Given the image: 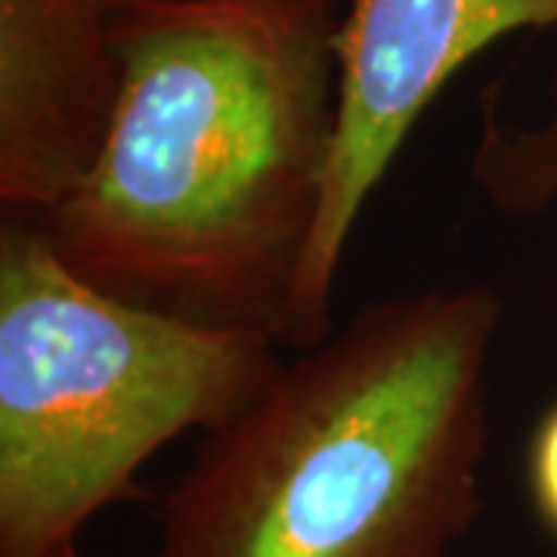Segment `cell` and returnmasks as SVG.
<instances>
[{
    "label": "cell",
    "mask_w": 557,
    "mask_h": 557,
    "mask_svg": "<svg viewBox=\"0 0 557 557\" xmlns=\"http://www.w3.org/2000/svg\"><path fill=\"white\" fill-rule=\"evenodd\" d=\"M527 28H557V0H347L332 161L282 325L285 347L310 350L335 332L347 242L424 109L478 53Z\"/></svg>",
    "instance_id": "4"
},
{
    "label": "cell",
    "mask_w": 557,
    "mask_h": 557,
    "mask_svg": "<svg viewBox=\"0 0 557 557\" xmlns=\"http://www.w3.org/2000/svg\"><path fill=\"white\" fill-rule=\"evenodd\" d=\"M527 486L539 523L557 539V399L539 418L527 449Z\"/></svg>",
    "instance_id": "7"
},
{
    "label": "cell",
    "mask_w": 557,
    "mask_h": 557,
    "mask_svg": "<svg viewBox=\"0 0 557 557\" xmlns=\"http://www.w3.org/2000/svg\"><path fill=\"white\" fill-rule=\"evenodd\" d=\"M65 557H78V552H72V555H65Z\"/></svg>",
    "instance_id": "8"
},
{
    "label": "cell",
    "mask_w": 557,
    "mask_h": 557,
    "mask_svg": "<svg viewBox=\"0 0 557 557\" xmlns=\"http://www.w3.org/2000/svg\"><path fill=\"white\" fill-rule=\"evenodd\" d=\"M278 338L115 298L35 218L0 226V557H65L143 496L149 458L208 434L278 369Z\"/></svg>",
    "instance_id": "3"
},
{
    "label": "cell",
    "mask_w": 557,
    "mask_h": 557,
    "mask_svg": "<svg viewBox=\"0 0 557 557\" xmlns=\"http://www.w3.org/2000/svg\"><path fill=\"white\" fill-rule=\"evenodd\" d=\"M483 127L471 156V180L480 196L508 218H539L557 205V69L548 87V109L536 124L518 127L498 119L486 94Z\"/></svg>",
    "instance_id": "6"
},
{
    "label": "cell",
    "mask_w": 557,
    "mask_h": 557,
    "mask_svg": "<svg viewBox=\"0 0 557 557\" xmlns=\"http://www.w3.org/2000/svg\"><path fill=\"white\" fill-rule=\"evenodd\" d=\"M338 0H149L119 97L40 226L90 285L276 335L317 230L338 119Z\"/></svg>",
    "instance_id": "1"
},
{
    "label": "cell",
    "mask_w": 557,
    "mask_h": 557,
    "mask_svg": "<svg viewBox=\"0 0 557 557\" xmlns=\"http://www.w3.org/2000/svg\"><path fill=\"white\" fill-rule=\"evenodd\" d=\"M498 322L490 285H434L278 362L164 493L159 557H456L483 511Z\"/></svg>",
    "instance_id": "2"
},
{
    "label": "cell",
    "mask_w": 557,
    "mask_h": 557,
    "mask_svg": "<svg viewBox=\"0 0 557 557\" xmlns=\"http://www.w3.org/2000/svg\"><path fill=\"white\" fill-rule=\"evenodd\" d=\"M338 3H344V7H347V0H338Z\"/></svg>",
    "instance_id": "9"
},
{
    "label": "cell",
    "mask_w": 557,
    "mask_h": 557,
    "mask_svg": "<svg viewBox=\"0 0 557 557\" xmlns=\"http://www.w3.org/2000/svg\"><path fill=\"white\" fill-rule=\"evenodd\" d=\"M149 0H0V205L44 218L87 171L119 97V32Z\"/></svg>",
    "instance_id": "5"
}]
</instances>
